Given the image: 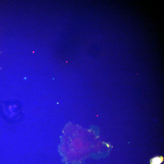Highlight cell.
<instances>
[{
	"label": "cell",
	"mask_w": 164,
	"mask_h": 164,
	"mask_svg": "<svg viewBox=\"0 0 164 164\" xmlns=\"http://www.w3.org/2000/svg\"><path fill=\"white\" fill-rule=\"evenodd\" d=\"M163 161L162 157H156L152 158L150 161L151 164H160Z\"/></svg>",
	"instance_id": "obj_1"
}]
</instances>
